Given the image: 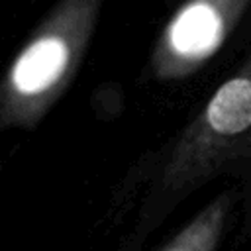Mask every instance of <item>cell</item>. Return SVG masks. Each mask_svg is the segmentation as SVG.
I'll return each mask as SVG.
<instances>
[{"label":"cell","instance_id":"1","mask_svg":"<svg viewBox=\"0 0 251 251\" xmlns=\"http://www.w3.org/2000/svg\"><path fill=\"white\" fill-rule=\"evenodd\" d=\"M67 63V47L55 37L33 43L14 67V82L22 92H39L53 84Z\"/></svg>","mask_w":251,"mask_h":251},{"label":"cell","instance_id":"2","mask_svg":"<svg viewBox=\"0 0 251 251\" xmlns=\"http://www.w3.org/2000/svg\"><path fill=\"white\" fill-rule=\"evenodd\" d=\"M208 122L220 133H239L251 126V80L226 82L208 106Z\"/></svg>","mask_w":251,"mask_h":251},{"label":"cell","instance_id":"3","mask_svg":"<svg viewBox=\"0 0 251 251\" xmlns=\"http://www.w3.org/2000/svg\"><path fill=\"white\" fill-rule=\"evenodd\" d=\"M220 33V18L206 4L186 8L171 29L173 45L182 53H200L210 49Z\"/></svg>","mask_w":251,"mask_h":251}]
</instances>
